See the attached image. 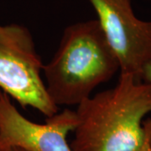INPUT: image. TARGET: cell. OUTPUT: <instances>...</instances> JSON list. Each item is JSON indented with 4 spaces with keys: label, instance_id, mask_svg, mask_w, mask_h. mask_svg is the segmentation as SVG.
I'll return each mask as SVG.
<instances>
[{
    "label": "cell",
    "instance_id": "4",
    "mask_svg": "<svg viewBox=\"0 0 151 151\" xmlns=\"http://www.w3.org/2000/svg\"><path fill=\"white\" fill-rule=\"evenodd\" d=\"M110 47L116 55L120 73L141 81L151 61V20L136 16L132 0H88Z\"/></svg>",
    "mask_w": 151,
    "mask_h": 151
},
{
    "label": "cell",
    "instance_id": "2",
    "mask_svg": "<svg viewBox=\"0 0 151 151\" xmlns=\"http://www.w3.org/2000/svg\"><path fill=\"white\" fill-rule=\"evenodd\" d=\"M119 70L97 19L68 25L53 57L42 68L47 94L57 107L77 106Z\"/></svg>",
    "mask_w": 151,
    "mask_h": 151
},
{
    "label": "cell",
    "instance_id": "5",
    "mask_svg": "<svg viewBox=\"0 0 151 151\" xmlns=\"http://www.w3.org/2000/svg\"><path fill=\"white\" fill-rule=\"evenodd\" d=\"M76 124V112L70 109L49 117L45 124L32 122L0 91V150L18 147L26 151H71L66 137Z\"/></svg>",
    "mask_w": 151,
    "mask_h": 151
},
{
    "label": "cell",
    "instance_id": "7",
    "mask_svg": "<svg viewBox=\"0 0 151 151\" xmlns=\"http://www.w3.org/2000/svg\"><path fill=\"white\" fill-rule=\"evenodd\" d=\"M141 81H146V82H151V61L146 65L142 73Z\"/></svg>",
    "mask_w": 151,
    "mask_h": 151
},
{
    "label": "cell",
    "instance_id": "6",
    "mask_svg": "<svg viewBox=\"0 0 151 151\" xmlns=\"http://www.w3.org/2000/svg\"><path fill=\"white\" fill-rule=\"evenodd\" d=\"M144 127L145 130V137L139 151H151V119H145L144 122Z\"/></svg>",
    "mask_w": 151,
    "mask_h": 151
},
{
    "label": "cell",
    "instance_id": "8",
    "mask_svg": "<svg viewBox=\"0 0 151 151\" xmlns=\"http://www.w3.org/2000/svg\"><path fill=\"white\" fill-rule=\"evenodd\" d=\"M0 151H26L23 149H20V148H18V147H11V148H8V149H5V150H3Z\"/></svg>",
    "mask_w": 151,
    "mask_h": 151
},
{
    "label": "cell",
    "instance_id": "1",
    "mask_svg": "<svg viewBox=\"0 0 151 151\" xmlns=\"http://www.w3.org/2000/svg\"><path fill=\"white\" fill-rule=\"evenodd\" d=\"M71 151H139L151 113V82L120 73L116 86L77 105Z\"/></svg>",
    "mask_w": 151,
    "mask_h": 151
},
{
    "label": "cell",
    "instance_id": "3",
    "mask_svg": "<svg viewBox=\"0 0 151 151\" xmlns=\"http://www.w3.org/2000/svg\"><path fill=\"white\" fill-rule=\"evenodd\" d=\"M43 65L28 28L0 24V91L23 107H31L49 118L58 113L59 108L46 92Z\"/></svg>",
    "mask_w": 151,
    "mask_h": 151
}]
</instances>
